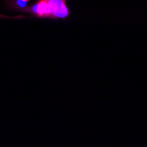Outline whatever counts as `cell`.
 Listing matches in <instances>:
<instances>
[{
  "label": "cell",
  "instance_id": "cell-3",
  "mask_svg": "<svg viewBox=\"0 0 147 147\" xmlns=\"http://www.w3.org/2000/svg\"><path fill=\"white\" fill-rule=\"evenodd\" d=\"M16 4L19 7L24 8L28 5V1H26V0H16Z\"/></svg>",
  "mask_w": 147,
  "mask_h": 147
},
{
  "label": "cell",
  "instance_id": "cell-2",
  "mask_svg": "<svg viewBox=\"0 0 147 147\" xmlns=\"http://www.w3.org/2000/svg\"><path fill=\"white\" fill-rule=\"evenodd\" d=\"M31 11L39 17H51V12L46 0H41L32 6Z\"/></svg>",
  "mask_w": 147,
  "mask_h": 147
},
{
  "label": "cell",
  "instance_id": "cell-1",
  "mask_svg": "<svg viewBox=\"0 0 147 147\" xmlns=\"http://www.w3.org/2000/svg\"><path fill=\"white\" fill-rule=\"evenodd\" d=\"M46 1L51 12V17L63 19L68 16L69 11L65 5L64 0H46Z\"/></svg>",
  "mask_w": 147,
  "mask_h": 147
}]
</instances>
